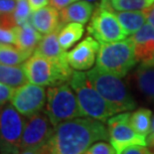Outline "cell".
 <instances>
[{"instance_id":"1","label":"cell","mask_w":154,"mask_h":154,"mask_svg":"<svg viewBox=\"0 0 154 154\" xmlns=\"http://www.w3.org/2000/svg\"><path fill=\"white\" fill-rule=\"evenodd\" d=\"M107 139L109 129L103 121L77 117L56 125L48 144L52 154H84L94 143Z\"/></svg>"},{"instance_id":"2","label":"cell","mask_w":154,"mask_h":154,"mask_svg":"<svg viewBox=\"0 0 154 154\" xmlns=\"http://www.w3.org/2000/svg\"><path fill=\"white\" fill-rule=\"evenodd\" d=\"M70 86L75 91L83 116L106 122L116 112L110 104L100 96L88 79L87 73L74 72Z\"/></svg>"},{"instance_id":"3","label":"cell","mask_w":154,"mask_h":154,"mask_svg":"<svg viewBox=\"0 0 154 154\" xmlns=\"http://www.w3.org/2000/svg\"><path fill=\"white\" fill-rule=\"evenodd\" d=\"M94 88L110 104L116 112H122L135 109L136 103L127 90L120 77L109 72L94 68L87 73Z\"/></svg>"},{"instance_id":"4","label":"cell","mask_w":154,"mask_h":154,"mask_svg":"<svg viewBox=\"0 0 154 154\" xmlns=\"http://www.w3.org/2000/svg\"><path fill=\"white\" fill-rule=\"evenodd\" d=\"M136 63L131 39L100 43L97 67L119 77H124Z\"/></svg>"},{"instance_id":"5","label":"cell","mask_w":154,"mask_h":154,"mask_svg":"<svg viewBox=\"0 0 154 154\" xmlns=\"http://www.w3.org/2000/svg\"><path fill=\"white\" fill-rule=\"evenodd\" d=\"M45 112L54 126L63 121L83 116L77 96L66 83L49 87Z\"/></svg>"},{"instance_id":"6","label":"cell","mask_w":154,"mask_h":154,"mask_svg":"<svg viewBox=\"0 0 154 154\" xmlns=\"http://www.w3.org/2000/svg\"><path fill=\"white\" fill-rule=\"evenodd\" d=\"M23 69L31 84L42 87H51L67 83L74 73L72 70L59 67L36 51L27 61H25Z\"/></svg>"},{"instance_id":"7","label":"cell","mask_w":154,"mask_h":154,"mask_svg":"<svg viewBox=\"0 0 154 154\" xmlns=\"http://www.w3.org/2000/svg\"><path fill=\"white\" fill-rule=\"evenodd\" d=\"M25 122L12 103L0 106V154H19Z\"/></svg>"},{"instance_id":"8","label":"cell","mask_w":154,"mask_h":154,"mask_svg":"<svg viewBox=\"0 0 154 154\" xmlns=\"http://www.w3.org/2000/svg\"><path fill=\"white\" fill-rule=\"evenodd\" d=\"M107 129L109 141L116 154H121L127 147L133 145H148V142L142 134L134 130L130 124V113H119L107 119Z\"/></svg>"},{"instance_id":"9","label":"cell","mask_w":154,"mask_h":154,"mask_svg":"<svg viewBox=\"0 0 154 154\" xmlns=\"http://www.w3.org/2000/svg\"><path fill=\"white\" fill-rule=\"evenodd\" d=\"M88 33L100 43L120 41L126 38L114 12L101 8L99 5L91 17Z\"/></svg>"},{"instance_id":"10","label":"cell","mask_w":154,"mask_h":154,"mask_svg":"<svg viewBox=\"0 0 154 154\" xmlns=\"http://www.w3.org/2000/svg\"><path fill=\"white\" fill-rule=\"evenodd\" d=\"M55 126L46 112H38L26 120L21 140V150L39 148L50 141Z\"/></svg>"},{"instance_id":"11","label":"cell","mask_w":154,"mask_h":154,"mask_svg":"<svg viewBox=\"0 0 154 154\" xmlns=\"http://www.w3.org/2000/svg\"><path fill=\"white\" fill-rule=\"evenodd\" d=\"M47 101L45 88L35 84H25L16 88L11 97L13 106L23 116L30 117L40 112Z\"/></svg>"},{"instance_id":"12","label":"cell","mask_w":154,"mask_h":154,"mask_svg":"<svg viewBox=\"0 0 154 154\" xmlns=\"http://www.w3.org/2000/svg\"><path fill=\"white\" fill-rule=\"evenodd\" d=\"M100 44L94 37H87L67 54L69 65L77 71H86L94 66Z\"/></svg>"},{"instance_id":"13","label":"cell","mask_w":154,"mask_h":154,"mask_svg":"<svg viewBox=\"0 0 154 154\" xmlns=\"http://www.w3.org/2000/svg\"><path fill=\"white\" fill-rule=\"evenodd\" d=\"M59 31L60 30L52 32L42 38L35 51L45 56L46 58L52 61L54 64L58 65L59 67L66 69V70H72V67L69 65L67 59L68 53L59 43Z\"/></svg>"},{"instance_id":"14","label":"cell","mask_w":154,"mask_h":154,"mask_svg":"<svg viewBox=\"0 0 154 154\" xmlns=\"http://www.w3.org/2000/svg\"><path fill=\"white\" fill-rule=\"evenodd\" d=\"M31 23L41 34L44 35L61 30L64 26L61 22L60 12H58V9L52 5L32 11Z\"/></svg>"},{"instance_id":"15","label":"cell","mask_w":154,"mask_h":154,"mask_svg":"<svg viewBox=\"0 0 154 154\" xmlns=\"http://www.w3.org/2000/svg\"><path fill=\"white\" fill-rule=\"evenodd\" d=\"M16 34L15 45L28 57L32 56L42 40V34L32 25L31 21L14 28Z\"/></svg>"},{"instance_id":"16","label":"cell","mask_w":154,"mask_h":154,"mask_svg":"<svg viewBox=\"0 0 154 154\" xmlns=\"http://www.w3.org/2000/svg\"><path fill=\"white\" fill-rule=\"evenodd\" d=\"M94 6L87 0L76 1L68 7L60 10V18L62 24L70 22L86 24L93 15Z\"/></svg>"},{"instance_id":"17","label":"cell","mask_w":154,"mask_h":154,"mask_svg":"<svg viewBox=\"0 0 154 154\" xmlns=\"http://www.w3.org/2000/svg\"><path fill=\"white\" fill-rule=\"evenodd\" d=\"M114 14L126 36L135 34L146 20L142 11H119L114 12Z\"/></svg>"},{"instance_id":"18","label":"cell","mask_w":154,"mask_h":154,"mask_svg":"<svg viewBox=\"0 0 154 154\" xmlns=\"http://www.w3.org/2000/svg\"><path fill=\"white\" fill-rule=\"evenodd\" d=\"M84 25L81 23L70 22L64 25L58 34L59 43L64 50H69L80 41L84 35Z\"/></svg>"},{"instance_id":"19","label":"cell","mask_w":154,"mask_h":154,"mask_svg":"<svg viewBox=\"0 0 154 154\" xmlns=\"http://www.w3.org/2000/svg\"><path fill=\"white\" fill-rule=\"evenodd\" d=\"M136 83L147 99L154 100V64L140 65L136 71Z\"/></svg>"},{"instance_id":"20","label":"cell","mask_w":154,"mask_h":154,"mask_svg":"<svg viewBox=\"0 0 154 154\" xmlns=\"http://www.w3.org/2000/svg\"><path fill=\"white\" fill-rule=\"evenodd\" d=\"M23 66H9L0 64V83H3L12 88H19L27 84Z\"/></svg>"},{"instance_id":"21","label":"cell","mask_w":154,"mask_h":154,"mask_svg":"<svg viewBox=\"0 0 154 154\" xmlns=\"http://www.w3.org/2000/svg\"><path fill=\"white\" fill-rule=\"evenodd\" d=\"M29 57L12 44L0 43V64L9 66H20Z\"/></svg>"},{"instance_id":"22","label":"cell","mask_w":154,"mask_h":154,"mask_svg":"<svg viewBox=\"0 0 154 154\" xmlns=\"http://www.w3.org/2000/svg\"><path fill=\"white\" fill-rule=\"evenodd\" d=\"M151 110L148 109H138L130 114V124L135 131L144 136L149 135L151 129Z\"/></svg>"},{"instance_id":"23","label":"cell","mask_w":154,"mask_h":154,"mask_svg":"<svg viewBox=\"0 0 154 154\" xmlns=\"http://www.w3.org/2000/svg\"><path fill=\"white\" fill-rule=\"evenodd\" d=\"M134 54L136 62L141 65L154 64V38L134 43Z\"/></svg>"},{"instance_id":"24","label":"cell","mask_w":154,"mask_h":154,"mask_svg":"<svg viewBox=\"0 0 154 154\" xmlns=\"http://www.w3.org/2000/svg\"><path fill=\"white\" fill-rule=\"evenodd\" d=\"M154 2V0H111V5L116 11L143 10Z\"/></svg>"},{"instance_id":"25","label":"cell","mask_w":154,"mask_h":154,"mask_svg":"<svg viewBox=\"0 0 154 154\" xmlns=\"http://www.w3.org/2000/svg\"><path fill=\"white\" fill-rule=\"evenodd\" d=\"M16 7L13 12L17 25H23L31 21L32 9L28 0H15Z\"/></svg>"},{"instance_id":"26","label":"cell","mask_w":154,"mask_h":154,"mask_svg":"<svg viewBox=\"0 0 154 154\" xmlns=\"http://www.w3.org/2000/svg\"><path fill=\"white\" fill-rule=\"evenodd\" d=\"M84 154H116L113 146L103 141L94 143Z\"/></svg>"},{"instance_id":"27","label":"cell","mask_w":154,"mask_h":154,"mask_svg":"<svg viewBox=\"0 0 154 154\" xmlns=\"http://www.w3.org/2000/svg\"><path fill=\"white\" fill-rule=\"evenodd\" d=\"M0 43L14 44L16 43V34L13 29H5L0 27Z\"/></svg>"},{"instance_id":"28","label":"cell","mask_w":154,"mask_h":154,"mask_svg":"<svg viewBox=\"0 0 154 154\" xmlns=\"http://www.w3.org/2000/svg\"><path fill=\"white\" fill-rule=\"evenodd\" d=\"M14 91V88L9 87L3 83H0V106L7 103V101L11 100Z\"/></svg>"},{"instance_id":"29","label":"cell","mask_w":154,"mask_h":154,"mask_svg":"<svg viewBox=\"0 0 154 154\" xmlns=\"http://www.w3.org/2000/svg\"><path fill=\"white\" fill-rule=\"evenodd\" d=\"M16 26H18V25H17V23H16L13 13L0 15V27L5 28V29H13V28H15Z\"/></svg>"},{"instance_id":"30","label":"cell","mask_w":154,"mask_h":154,"mask_svg":"<svg viewBox=\"0 0 154 154\" xmlns=\"http://www.w3.org/2000/svg\"><path fill=\"white\" fill-rule=\"evenodd\" d=\"M16 7L15 0H0V15L13 13Z\"/></svg>"},{"instance_id":"31","label":"cell","mask_w":154,"mask_h":154,"mask_svg":"<svg viewBox=\"0 0 154 154\" xmlns=\"http://www.w3.org/2000/svg\"><path fill=\"white\" fill-rule=\"evenodd\" d=\"M121 154H154V151L142 145H133L129 146L124 150Z\"/></svg>"},{"instance_id":"32","label":"cell","mask_w":154,"mask_h":154,"mask_svg":"<svg viewBox=\"0 0 154 154\" xmlns=\"http://www.w3.org/2000/svg\"><path fill=\"white\" fill-rule=\"evenodd\" d=\"M19 154H52L50 145L47 143L45 145L39 147V148H30V149H24Z\"/></svg>"},{"instance_id":"33","label":"cell","mask_w":154,"mask_h":154,"mask_svg":"<svg viewBox=\"0 0 154 154\" xmlns=\"http://www.w3.org/2000/svg\"><path fill=\"white\" fill-rule=\"evenodd\" d=\"M76 1H78V0H50V3L56 9L62 10V9L66 8L67 6L71 5L72 3H74Z\"/></svg>"},{"instance_id":"34","label":"cell","mask_w":154,"mask_h":154,"mask_svg":"<svg viewBox=\"0 0 154 154\" xmlns=\"http://www.w3.org/2000/svg\"><path fill=\"white\" fill-rule=\"evenodd\" d=\"M50 0H28L29 4L31 6L32 11L38 10L40 8H43L45 6H47Z\"/></svg>"},{"instance_id":"35","label":"cell","mask_w":154,"mask_h":154,"mask_svg":"<svg viewBox=\"0 0 154 154\" xmlns=\"http://www.w3.org/2000/svg\"><path fill=\"white\" fill-rule=\"evenodd\" d=\"M142 12L144 13V15H145V17H146L149 24L154 26V5L149 6V7L143 9Z\"/></svg>"},{"instance_id":"36","label":"cell","mask_w":154,"mask_h":154,"mask_svg":"<svg viewBox=\"0 0 154 154\" xmlns=\"http://www.w3.org/2000/svg\"><path fill=\"white\" fill-rule=\"evenodd\" d=\"M151 137H154V117H153L152 122H151V129H150V133L148 135V138H151Z\"/></svg>"},{"instance_id":"37","label":"cell","mask_w":154,"mask_h":154,"mask_svg":"<svg viewBox=\"0 0 154 154\" xmlns=\"http://www.w3.org/2000/svg\"><path fill=\"white\" fill-rule=\"evenodd\" d=\"M147 142H148V145L151 147V149L154 151V137H151V138H148L147 140Z\"/></svg>"},{"instance_id":"38","label":"cell","mask_w":154,"mask_h":154,"mask_svg":"<svg viewBox=\"0 0 154 154\" xmlns=\"http://www.w3.org/2000/svg\"><path fill=\"white\" fill-rule=\"evenodd\" d=\"M87 1H91V2H96L97 0H87Z\"/></svg>"}]
</instances>
